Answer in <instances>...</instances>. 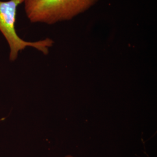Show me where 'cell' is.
Returning a JSON list of instances; mask_svg holds the SVG:
<instances>
[{"label": "cell", "instance_id": "cell-1", "mask_svg": "<svg viewBox=\"0 0 157 157\" xmlns=\"http://www.w3.org/2000/svg\"><path fill=\"white\" fill-rule=\"evenodd\" d=\"M100 0H23L29 21L54 25L70 21L88 11Z\"/></svg>", "mask_w": 157, "mask_h": 157}, {"label": "cell", "instance_id": "cell-2", "mask_svg": "<svg viewBox=\"0 0 157 157\" xmlns=\"http://www.w3.org/2000/svg\"><path fill=\"white\" fill-rule=\"evenodd\" d=\"M23 2V0L0 1V32L9 46V59L11 62L15 61L19 52L28 47L34 48L44 55H47L49 48L54 43L50 38L32 42L26 41L19 36L15 29L17 11L18 6Z\"/></svg>", "mask_w": 157, "mask_h": 157}, {"label": "cell", "instance_id": "cell-3", "mask_svg": "<svg viewBox=\"0 0 157 157\" xmlns=\"http://www.w3.org/2000/svg\"><path fill=\"white\" fill-rule=\"evenodd\" d=\"M67 157H71V156H67Z\"/></svg>", "mask_w": 157, "mask_h": 157}]
</instances>
